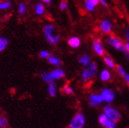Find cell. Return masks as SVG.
<instances>
[{"label":"cell","instance_id":"d590c367","mask_svg":"<svg viewBox=\"0 0 129 128\" xmlns=\"http://www.w3.org/2000/svg\"><path fill=\"white\" fill-rule=\"evenodd\" d=\"M43 1L44 3H50V0H43Z\"/></svg>","mask_w":129,"mask_h":128},{"label":"cell","instance_id":"ffe728a7","mask_svg":"<svg viewBox=\"0 0 129 128\" xmlns=\"http://www.w3.org/2000/svg\"><path fill=\"white\" fill-rule=\"evenodd\" d=\"M42 76H43V79L44 81L47 82H52L54 81V79H52V77L50 76V73H44V74H43Z\"/></svg>","mask_w":129,"mask_h":128},{"label":"cell","instance_id":"5b68a950","mask_svg":"<svg viewBox=\"0 0 129 128\" xmlns=\"http://www.w3.org/2000/svg\"><path fill=\"white\" fill-rule=\"evenodd\" d=\"M102 97L104 101L107 102H110L114 98V94L108 89H104L102 92Z\"/></svg>","mask_w":129,"mask_h":128},{"label":"cell","instance_id":"4fadbf2b","mask_svg":"<svg viewBox=\"0 0 129 128\" xmlns=\"http://www.w3.org/2000/svg\"><path fill=\"white\" fill-rule=\"evenodd\" d=\"M48 93L51 97H55L56 96V85L54 82H50V85L48 87Z\"/></svg>","mask_w":129,"mask_h":128},{"label":"cell","instance_id":"d6986e66","mask_svg":"<svg viewBox=\"0 0 129 128\" xmlns=\"http://www.w3.org/2000/svg\"><path fill=\"white\" fill-rule=\"evenodd\" d=\"M36 14H39V15H41L43 14V12H44V8H43V6L40 3V4H38L36 6Z\"/></svg>","mask_w":129,"mask_h":128},{"label":"cell","instance_id":"7402d4cb","mask_svg":"<svg viewBox=\"0 0 129 128\" xmlns=\"http://www.w3.org/2000/svg\"><path fill=\"white\" fill-rule=\"evenodd\" d=\"M108 120V116L106 115H101L99 116V123L102 124V125H105V123H106V121Z\"/></svg>","mask_w":129,"mask_h":128},{"label":"cell","instance_id":"44dd1931","mask_svg":"<svg viewBox=\"0 0 129 128\" xmlns=\"http://www.w3.org/2000/svg\"><path fill=\"white\" fill-rule=\"evenodd\" d=\"M94 5L91 2V0H86V8L90 10V11H91L94 9Z\"/></svg>","mask_w":129,"mask_h":128},{"label":"cell","instance_id":"7c38bea8","mask_svg":"<svg viewBox=\"0 0 129 128\" xmlns=\"http://www.w3.org/2000/svg\"><path fill=\"white\" fill-rule=\"evenodd\" d=\"M8 45V39L5 37L0 36V52L3 51Z\"/></svg>","mask_w":129,"mask_h":128},{"label":"cell","instance_id":"3957f363","mask_svg":"<svg viewBox=\"0 0 129 128\" xmlns=\"http://www.w3.org/2000/svg\"><path fill=\"white\" fill-rule=\"evenodd\" d=\"M96 69H97V66L95 65V63H92L91 66H90L88 68L85 69V71L83 73V78L84 80L87 79L88 78L93 77V76L96 74Z\"/></svg>","mask_w":129,"mask_h":128},{"label":"cell","instance_id":"603a6c76","mask_svg":"<svg viewBox=\"0 0 129 128\" xmlns=\"http://www.w3.org/2000/svg\"><path fill=\"white\" fill-rule=\"evenodd\" d=\"M104 60H105V62L106 63V65L109 67V68H113L114 67V63H113V61L109 58V57H106L105 58H104Z\"/></svg>","mask_w":129,"mask_h":128},{"label":"cell","instance_id":"5bb4252c","mask_svg":"<svg viewBox=\"0 0 129 128\" xmlns=\"http://www.w3.org/2000/svg\"><path fill=\"white\" fill-rule=\"evenodd\" d=\"M110 78V74L107 71V70H104L101 73V79L102 81H107Z\"/></svg>","mask_w":129,"mask_h":128},{"label":"cell","instance_id":"cb8c5ba5","mask_svg":"<svg viewBox=\"0 0 129 128\" xmlns=\"http://www.w3.org/2000/svg\"><path fill=\"white\" fill-rule=\"evenodd\" d=\"M8 125L7 119L4 117H0V126L1 127H6Z\"/></svg>","mask_w":129,"mask_h":128},{"label":"cell","instance_id":"e0dca14e","mask_svg":"<svg viewBox=\"0 0 129 128\" xmlns=\"http://www.w3.org/2000/svg\"><path fill=\"white\" fill-rule=\"evenodd\" d=\"M80 63L83 64V65H87V64L90 62V57L87 55V54H84L83 55L81 58L79 60Z\"/></svg>","mask_w":129,"mask_h":128},{"label":"cell","instance_id":"f1b7e54d","mask_svg":"<svg viewBox=\"0 0 129 128\" xmlns=\"http://www.w3.org/2000/svg\"><path fill=\"white\" fill-rule=\"evenodd\" d=\"M64 92H66L67 94H73V90L71 87H64Z\"/></svg>","mask_w":129,"mask_h":128},{"label":"cell","instance_id":"484cf974","mask_svg":"<svg viewBox=\"0 0 129 128\" xmlns=\"http://www.w3.org/2000/svg\"><path fill=\"white\" fill-rule=\"evenodd\" d=\"M105 126L108 128H113L115 127V123L113 122V121H112L111 119L110 120H107L106 123H105Z\"/></svg>","mask_w":129,"mask_h":128},{"label":"cell","instance_id":"ac0fdd59","mask_svg":"<svg viewBox=\"0 0 129 128\" xmlns=\"http://www.w3.org/2000/svg\"><path fill=\"white\" fill-rule=\"evenodd\" d=\"M10 6H11V3L10 1L0 3V10H6V9H9L10 7Z\"/></svg>","mask_w":129,"mask_h":128},{"label":"cell","instance_id":"e575fe53","mask_svg":"<svg viewBox=\"0 0 129 128\" xmlns=\"http://www.w3.org/2000/svg\"><path fill=\"white\" fill-rule=\"evenodd\" d=\"M125 48H126V50H127V51L129 53V43H127V44H125Z\"/></svg>","mask_w":129,"mask_h":128},{"label":"cell","instance_id":"30bf717a","mask_svg":"<svg viewBox=\"0 0 129 128\" xmlns=\"http://www.w3.org/2000/svg\"><path fill=\"white\" fill-rule=\"evenodd\" d=\"M68 43L70 47L73 48H77L80 45V40L77 37H73L68 41Z\"/></svg>","mask_w":129,"mask_h":128},{"label":"cell","instance_id":"2e32d148","mask_svg":"<svg viewBox=\"0 0 129 128\" xmlns=\"http://www.w3.org/2000/svg\"><path fill=\"white\" fill-rule=\"evenodd\" d=\"M54 31V27L52 26V25H47V26L44 28V31L46 35H51Z\"/></svg>","mask_w":129,"mask_h":128},{"label":"cell","instance_id":"4dcf8cb0","mask_svg":"<svg viewBox=\"0 0 129 128\" xmlns=\"http://www.w3.org/2000/svg\"><path fill=\"white\" fill-rule=\"evenodd\" d=\"M91 2H92V3H93L94 6H97V5L99 4V0H91Z\"/></svg>","mask_w":129,"mask_h":128},{"label":"cell","instance_id":"6da1fadb","mask_svg":"<svg viewBox=\"0 0 129 128\" xmlns=\"http://www.w3.org/2000/svg\"><path fill=\"white\" fill-rule=\"evenodd\" d=\"M104 111H105L106 115L108 116V118H109V119H111L113 122H118L120 119V113L117 110H115L111 106H106Z\"/></svg>","mask_w":129,"mask_h":128},{"label":"cell","instance_id":"1f68e13d","mask_svg":"<svg viewBox=\"0 0 129 128\" xmlns=\"http://www.w3.org/2000/svg\"><path fill=\"white\" fill-rule=\"evenodd\" d=\"M99 2H100L103 6H106V7H107V3H106L105 0H99Z\"/></svg>","mask_w":129,"mask_h":128},{"label":"cell","instance_id":"f546056e","mask_svg":"<svg viewBox=\"0 0 129 128\" xmlns=\"http://www.w3.org/2000/svg\"><path fill=\"white\" fill-rule=\"evenodd\" d=\"M60 8L62 10H66L67 8V3H66V1H61V3H60Z\"/></svg>","mask_w":129,"mask_h":128},{"label":"cell","instance_id":"d6a6232c","mask_svg":"<svg viewBox=\"0 0 129 128\" xmlns=\"http://www.w3.org/2000/svg\"><path fill=\"white\" fill-rule=\"evenodd\" d=\"M126 37H127V40L129 41V28H127L126 30Z\"/></svg>","mask_w":129,"mask_h":128},{"label":"cell","instance_id":"277c9868","mask_svg":"<svg viewBox=\"0 0 129 128\" xmlns=\"http://www.w3.org/2000/svg\"><path fill=\"white\" fill-rule=\"evenodd\" d=\"M108 42L115 49L120 50V51H124L125 48L124 47V45L119 39H115V38H113V37H110V38H109V39H108Z\"/></svg>","mask_w":129,"mask_h":128},{"label":"cell","instance_id":"8992f818","mask_svg":"<svg viewBox=\"0 0 129 128\" xmlns=\"http://www.w3.org/2000/svg\"><path fill=\"white\" fill-rule=\"evenodd\" d=\"M94 49L95 50V52L97 54H99L100 56L103 55V53H104V50L102 47V45H101V41L100 39H96L94 42Z\"/></svg>","mask_w":129,"mask_h":128},{"label":"cell","instance_id":"9a60e30c","mask_svg":"<svg viewBox=\"0 0 129 128\" xmlns=\"http://www.w3.org/2000/svg\"><path fill=\"white\" fill-rule=\"evenodd\" d=\"M48 61L51 64V65H54L59 66L61 65L60 61L57 59V57H49Z\"/></svg>","mask_w":129,"mask_h":128},{"label":"cell","instance_id":"7a4b0ae2","mask_svg":"<svg viewBox=\"0 0 129 128\" xmlns=\"http://www.w3.org/2000/svg\"><path fill=\"white\" fill-rule=\"evenodd\" d=\"M84 123H85L84 116L82 114H77L73 119L69 126L72 128H81L83 126Z\"/></svg>","mask_w":129,"mask_h":128},{"label":"cell","instance_id":"d4e9b609","mask_svg":"<svg viewBox=\"0 0 129 128\" xmlns=\"http://www.w3.org/2000/svg\"><path fill=\"white\" fill-rule=\"evenodd\" d=\"M18 11L21 14H24L25 13V11H26V7H25V5L24 3H21L20 5H19Z\"/></svg>","mask_w":129,"mask_h":128},{"label":"cell","instance_id":"8fae6325","mask_svg":"<svg viewBox=\"0 0 129 128\" xmlns=\"http://www.w3.org/2000/svg\"><path fill=\"white\" fill-rule=\"evenodd\" d=\"M46 37H47V39L48 42L50 43V44H55L59 40V36L58 35H53L52 34H51V35H46Z\"/></svg>","mask_w":129,"mask_h":128},{"label":"cell","instance_id":"52a82bcc","mask_svg":"<svg viewBox=\"0 0 129 128\" xmlns=\"http://www.w3.org/2000/svg\"><path fill=\"white\" fill-rule=\"evenodd\" d=\"M90 100H91V105L93 106H95L99 103H101L103 101V98L102 97V95L93 94L91 96H90Z\"/></svg>","mask_w":129,"mask_h":128},{"label":"cell","instance_id":"83f0119b","mask_svg":"<svg viewBox=\"0 0 129 128\" xmlns=\"http://www.w3.org/2000/svg\"><path fill=\"white\" fill-rule=\"evenodd\" d=\"M40 56L41 57H43V58H46V57H49L50 54H49L48 51H47V50H43V51H41V52H40Z\"/></svg>","mask_w":129,"mask_h":128},{"label":"cell","instance_id":"836d02e7","mask_svg":"<svg viewBox=\"0 0 129 128\" xmlns=\"http://www.w3.org/2000/svg\"><path fill=\"white\" fill-rule=\"evenodd\" d=\"M125 79H126V81H127V82L129 84V75H126V76H125Z\"/></svg>","mask_w":129,"mask_h":128},{"label":"cell","instance_id":"9c48e42d","mask_svg":"<svg viewBox=\"0 0 129 128\" xmlns=\"http://www.w3.org/2000/svg\"><path fill=\"white\" fill-rule=\"evenodd\" d=\"M100 28L104 33H109V31L111 30V24L107 20H104L102 22Z\"/></svg>","mask_w":129,"mask_h":128},{"label":"cell","instance_id":"4316f807","mask_svg":"<svg viewBox=\"0 0 129 128\" xmlns=\"http://www.w3.org/2000/svg\"><path fill=\"white\" fill-rule=\"evenodd\" d=\"M117 71H118V72L123 76V77H125L126 76V73H125V72H124V68H122L121 66H120V65H117Z\"/></svg>","mask_w":129,"mask_h":128},{"label":"cell","instance_id":"ba28073f","mask_svg":"<svg viewBox=\"0 0 129 128\" xmlns=\"http://www.w3.org/2000/svg\"><path fill=\"white\" fill-rule=\"evenodd\" d=\"M50 75L51 77H52L53 79H60V78L64 77V72L63 71V70H61V69H55L54 71L50 72Z\"/></svg>","mask_w":129,"mask_h":128}]
</instances>
